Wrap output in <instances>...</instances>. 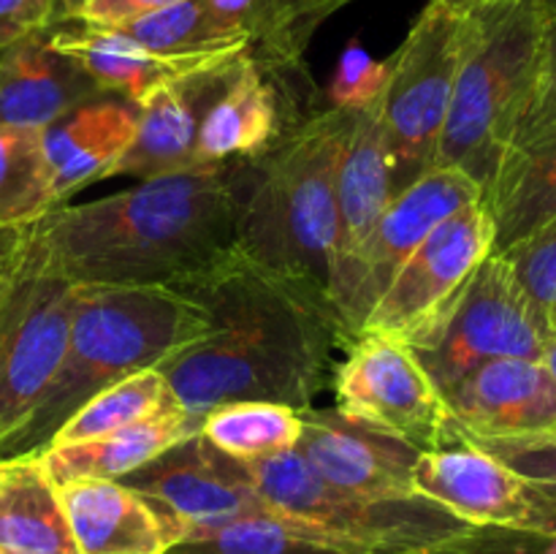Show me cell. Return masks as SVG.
Listing matches in <instances>:
<instances>
[{
  "instance_id": "1",
  "label": "cell",
  "mask_w": 556,
  "mask_h": 554,
  "mask_svg": "<svg viewBox=\"0 0 556 554\" xmlns=\"http://www.w3.org/2000/svg\"><path fill=\"white\" fill-rule=\"evenodd\" d=\"M253 163H220L85 204H60L27 234V253L71 286L182 288L237 250Z\"/></svg>"
},
{
  "instance_id": "2",
  "label": "cell",
  "mask_w": 556,
  "mask_h": 554,
  "mask_svg": "<svg viewBox=\"0 0 556 554\" xmlns=\"http://www.w3.org/2000/svg\"><path fill=\"white\" fill-rule=\"evenodd\" d=\"M177 291L204 307L210 331L157 369L199 424L217 405L239 400L307 411L331 383L342 348L334 318L239 250Z\"/></svg>"
},
{
  "instance_id": "3",
  "label": "cell",
  "mask_w": 556,
  "mask_h": 554,
  "mask_svg": "<svg viewBox=\"0 0 556 554\" xmlns=\"http://www.w3.org/2000/svg\"><path fill=\"white\" fill-rule=\"evenodd\" d=\"M353 109H313L253 163L237 250L329 313L337 264V168ZM340 329V326H337Z\"/></svg>"
},
{
  "instance_id": "4",
  "label": "cell",
  "mask_w": 556,
  "mask_h": 554,
  "mask_svg": "<svg viewBox=\"0 0 556 554\" xmlns=\"http://www.w3.org/2000/svg\"><path fill=\"white\" fill-rule=\"evenodd\" d=\"M210 331L204 307L166 286H74L68 345L36 411L0 445V459L38 456L106 386L161 367Z\"/></svg>"
},
{
  "instance_id": "5",
  "label": "cell",
  "mask_w": 556,
  "mask_h": 554,
  "mask_svg": "<svg viewBox=\"0 0 556 554\" xmlns=\"http://www.w3.org/2000/svg\"><path fill=\"white\" fill-rule=\"evenodd\" d=\"M552 0H492L465 14L454 96L438 166L483 190L508 152L541 63Z\"/></svg>"
},
{
  "instance_id": "6",
  "label": "cell",
  "mask_w": 556,
  "mask_h": 554,
  "mask_svg": "<svg viewBox=\"0 0 556 554\" xmlns=\"http://www.w3.org/2000/svg\"><path fill=\"white\" fill-rule=\"evenodd\" d=\"M244 465L271 514L307 527L348 554L413 552L472 527L424 494L375 500L331 487L299 451Z\"/></svg>"
},
{
  "instance_id": "7",
  "label": "cell",
  "mask_w": 556,
  "mask_h": 554,
  "mask_svg": "<svg viewBox=\"0 0 556 554\" xmlns=\"http://www.w3.org/2000/svg\"><path fill=\"white\" fill-rule=\"evenodd\" d=\"M465 16L429 3L389 58L383 96L394 193L438 166L459 65Z\"/></svg>"
},
{
  "instance_id": "8",
  "label": "cell",
  "mask_w": 556,
  "mask_h": 554,
  "mask_svg": "<svg viewBox=\"0 0 556 554\" xmlns=\"http://www.w3.org/2000/svg\"><path fill=\"white\" fill-rule=\"evenodd\" d=\"M331 386L340 416L416 451L451 449L465 440L445 394L405 342L380 335L356 337L345 348V358L337 362Z\"/></svg>"
},
{
  "instance_id": "9",
  "label": "cell",
  "mask_w": 556,
  "mask_h": 554,
  "mask_svg": "<svg viewBox=\"0 0 556 554\" xmlns=\"http://www.w3.org/2000/svg\"><path fill=\"white\" fill-rule=\"evenodd\" d=\"M492 250L494 223L481 199L440 223L418 244L369 310L362 335L391 337L413 351L427 348Z\"/></svg>"
},
{
  "instance_id": "10",
  "label": "cell",
  "mask_w": 556,
  "mask_h": 554,
  "mask_svg": "<svg viewBox=\"0 0 556 554\" xmlns=\"http://www.w3.org/2000/svg\"><path fill=\"white\" fill-rule=\"evenodd\" d=\"M552 337V326L519 286L508 259L492 250L456 299L438 337L416 353L445 394L456 380L494 358L541 362Z\"/></svg>"
},
{
  "instance_id": "11",
  "label": "cell",
  "mask_w": 556,
  "mask_h": 554,
  "mask_svg": "<svg viewBox=\"0 0 556 554\" xmlns=\"http://www.w3.org/2000/svg\"><path fill=\"white\" fill-rule=\"evenodd\" d=\"M74 286L22 253L0 307V445L30 418L68 345Z\"/></svg>"
},
{
  "instance_id": "12",
  "label": "cell",
  "mask_w": 556,
  "mask_h": 554,
  "mask_svg": "<svg viewBox=\"0 0 556 554\" xmlns=\"http://www.w3.org/2000/svg\"><path fill=\"white\" fill-rule=\"evenodd\" d=\"M483 199V188L465 172L434 166L389 201L358 250L356 264L334 299L342 348L362 335L364 318L418 244L443 221Z\"/></svg>"
},
{
  "instance_id": "13",
  "label": "cell",
  "mask_w": 556,
  "mask_h": 554,
  "mask_svg": "<svg viewBox=\"0 0 556 554\" xmlns=\"http://www.w3.org/2000/svg\"><path fill=\"white\" fill-rule=\"evenodd\" d=\"M413 489L472 527H508L556 538V489L525 478L472 440L421 451Z\"/></svg>"
},
{
  "instance_id": "14",
  "label": "cell",
  "mask_w": 556,
  "mask_h": 554,
  "mask_svg": "<svg viewBox=\"0 0 556 554\" xmlns=\"http://www.w3.org/2000/svg\"><path fill=\"white\" fill-rule=\"evenodd\" d=\"M123 483L157 500L182 525L185 536L269 511L248 465L223 454L201 432L188 435L139 470L128 473Z\"/></svg>"
},
{
  "instance_id": "15",
  "label": "cell",
  "mask_w": 556,
  "mask_h": 554,
  "mask_svg": "<svg viewBox=\"0 0 556 554\" xmlns=\"http://www.w3.org/2000/svg\"><path fill=\"white\" fill-rule=\"evenodd\" d=\"M296 85H309V79L271 76L242 54L201 123L199 166L255 163L269 155L307 117L291 98Z\"/></svg>"
},
{
  "instance_id": "16",
  "label": "cell",
  "mask_w": 556,
  "mask_h": 554,
  "mask_svg": "<svg viewBox=\"0 0 556 554\" xmlns=\"http://www.w3.org/2000/svg\"><path fill=\"white\" fill-rule=\"evenodd\" d=\"M304 429L296 451L331 487L362 498H413V445L351 421L337 411H302Z\"/></svg>"
},
{
  "instance_id": "17",
  "label": "cell",
  "mask_w": 556,
  "mask_h": 554,
  "mask_svg": "<svg viewBox=\"0 0 556 554\" xmlns=\"http://www.w3.org/2000/svg\"><path fill=\"white\" fill-rule=\"evenodd\" d=\"M242 54L150 92L139 103V128L134 144L117 163L114 174L155 179L204 168L199 166L201 123L226 81L231 79Z\"/></svg>"
},
{
  "instance_id": "18",
  "label": "cell",
  "mask_w": 556,
  "mask_h": 554,
  "mask_svg": "<svg viewBox=\"0 0 556 554\" xmlns=\"http://www.w3.org/2000/svg\"><path fill=\"white\" fill-rule=\"evenodd\" d=\"M465 438H525L556 427V380L535 358H494L445 391Z\"/></svg>"
},
{
  "instance_id": "19",
  "label": "cell",
  "mask_w": 556,
  "mask_h": 554,
  "mask_svg": "<svg viewBox=\"0 0 556 554\" xmlns=\"http://www.w3.org/2000/svg\"><path fill=\"white\" fill-rule=\"evenodd\" d=\"M79 554H168L185 538L182 525L157 500L106 478L60 483Z\"/></svg>"
},
{
  "instance_id": "20",
  "label": "cell",
  "mask_w": 556,
  "mask_h": 554,
  "mask_svg": "<svg viewBox=\"0 0 556 554\" xmlns=\"http://www.w3.org/2000/svg\"><path fill=\"white\" fill-rule=\"evenodd\" d=\"M383 96L386 90L364 106L353 109V123L337 168V264L331 304L345 286L369 231L396 196L383 123Z\"/></svg>"
},
{
  "instance_id": "21",
  "label": "cell",
  "mask_w": 556,
  "mask_h": 554,
  "mask_svg": "<svg viewBox=\"0 0 556 554\" xmlns=\"http://www.w3.org/2000/svg\"><path fill=\"white\" fill-rule=\"evenodd\" d=\"M139 128V106L128 98L101 96L41 130L43 161L54 204H65L85 185L112 177Z\"/></svg>"
},
{
  "instance_id": "22",
  "label": "cell",
  "mask_w": 556,
  "mask_h": 554,
  "mask_svg": "<svg viewBox=\"0 0 556 554\" xmlns=\"http://www.w3.org/2000/svg\"><path fill=\"white\" fill-rule=\"evenodd\" d=\"M106 92L54 49L49 27L0 49V125L43 130Z\"/></svg>"
},
{
  "instance_id": "23",
  "label": "cell",
  "mask_w": 556,
  "mask_h": 554,
  "mask_svg": "<svg viewBox=\"0 0 556 554\" xmlns=\"http://www.w3.org/2000/svg\"><path fill=\"white\" fill-rule=\"evenodd\" d=\"M49 38H52L54 49L76 60L103 92L128 98L136 106L150 92H155L157 87L172 85V81L185 79V76L223 63L228 58H237V54H223V58H163V54L139 47L130 38L119 36L117 30L92 27L76 20L49 25Z\"/></svg>"
},
{
  "instance_id": "24",
  "label": "cell",
  "mask_w": 556,
  "mask_h": 554,
  "mask_svg": "<svg viewBox=\"0 0 556 554\" xmlns=\"http://www.w3.org/2000/svg\"><path fill=\"white\" fill-rule=\"evenodd\" d=\"M248 43V58L282 79H309L304 54L329 16L353 0H206Z\"/></svg>"
},
{
  "instance_id": "25",
  "label": "cell",
  "mask_w": 556,
  "mask_h": 554,
  "mask_svg": "<svg viewBox=\"0 0 556 554\" xmlns=\"http://www.w3.org/2000/svg\"><path fill=\"white\" fill-rule=\"evenodd\" d=\"M0 552L79 554L60 487L38 456L0 459Z\"/></svg>"
},
{
  "instance_id": "26",
  "label": "cell",
  "mask_w": 556,
  "mask_h": 554,
  "mask_svg": "<svg viewBox=\"0 0 556 554\" xmlns=\"http://www.w3.org/2000/svg\"><path fill=\"white\" fill-rule=\"evenodd\" d=\"M494 223V253H505L556 217V130L505 152L483 190Z\"/></svg>"
},
{
  "instance_id": "27",
  "label": "cell",
  "mask_w": 556,
  "mask_h": 554,
  "mask_svg": "<svg viewBox=\"0 0 556 554\" xmlns=\"http://www.w3.org/2000/svg\"><path fill=\"white\" fill-rule=\"evenodd\" d=\"M201 424L190 418L182 407L161 413L155 418L101 435V438L81 440L68 445H49L38 454L43 470L54 483H68L76 478H106L123 481L128 473L139 470L157 454L172 449L188 435L199 432Z\"/></svg>"
},
{
  "instance_id": "28",
  "label": "cell",
  "mask_w": 556,
  "mask_h": 554,
  "mask_svg": "<svg viewBox=\"0 0 556 554\" xmlns=\"http://www.w3.org/2000/svg\"><path fill=\"white\" fill-rule=\"evenodd\" d=\"M109 30H117L163 58H223L248 52L244 38L231 30L206 0H179Z\"/></svg>"
},
{
  "instance_id": "29",
  "label": "cell",
  "mask_w": 556,
  "mask_h": 554,
  "mask_svg": "<svg viewBox=\"0 0 556 554\" xmlns=\"http://www.w3.org/2000/svg\"><path fill=\"white\" fill-rule=\"evenodd\" d=\"M302 429L304 418L296 407L266 400H239L206 413L199 432L233 459L261 462L296 451Z\"/></svg>"
},
{
  "instance_id": "30",
  "label": "cell",
  "mask_w": 556,
  "mask_h": 554,
  "mask_svg": "<svg viewBox=\"0 0 556 554\" xmlns=\"http://www.w3.org/2000/svg\"><path fill=\"white\" fill-rule=\"evenodd\" d=\"M166 375L157 367L141 369L128 375L117 383L106 386L96 396L85 402L52 438L49 445L81 443V440L101 438V435L117 432V429L134 427V424L155 418L161 413L177 411ZM47 445V449H49Z\"/></svg>"
},
{
  "instance_id": "31",
  "label": "cell",
  "mask_w": 556,
  "mask_h": 554,
  "mask_svg": "<svg viewBox=\"0 0 556 554\" xmlns=\"http://www.w3.org/2000/svg\"><path fill=\"white\" fill-rule=\"evenodd\" d=\"M168 554H348L307 527L264 511L185 536Z\"/></svg>"
},
{
  "instance_id": "32",
  "label": "cell",
  "mask_w": 556,
  "mask_h": 554,
  "mask_svg": "<svg viewBox=\"0 0 556 554\" xmlns=\"http://www.w3.org/2000/svg\"><path fill=\"white\" fill-rule=\"evenodd\" d=\"M54 206L41 130L0 125V226H30Z\"/></svg>"
},
{
  "instance_id": "33",
  "label": "cell",
  "mask_w": 556,
  "mask_h": 554,
  "mask_svg": "<svg viewBox=\"0 0 556 554\" xmlns=\"http://www.w3.org/2000/svg\"><path fill=\"white\" fill-rule=\"evenodd\" d=\"M503 255L530 302L556 335V217Z\"/></svg>"
},
{
  "instance_id": "34",
  "label": "cell",
  "mask_w": 556,
  "mask_h": 554,
  "mask_svg": "<svg viewBox=\"0 0 556 554\" xmlns=\"http://www.w3.org/2000/svg\"><path fill=\"white\" fill-rule=\"evenodd\" d=\"M552 130H556V0H552V9H548L535 81H532L530 98H527L508 150L530 144Z\"/></svg>"
},
{
  "instance_id": "35",
  "label": "cell",
  "mask_w": 556,
  "mask_h": 554,
  "mask_svg": "<svg viewBox=\"0 0 556 554\" xmlns=\"http://www.w3.org/2000/svg\"><path fill=\"white\" fill-rule=\"evenodd\" d=\"M402 554H556V538L508 527H470L462 536Z\"/></svg>"
},
{
  "instance_id": "36",
  "label": "cell",
  "mask_w": 556,
  "mask_h": 554,
  "mask_svg": "<svg viewBox=\"0 0 556 554\" xmlns=\"http://www.w3.org/2000/svg\"><path fill=\"white\" fill-rule=\"evenodd\" d=\"M525 478L556 489V429L525 438H467Z\"/></svg>"
},
{
  "instance_id": "37",
  "label": "cell",
  "mask_w": 556,
  "mask_h": 554,
  "mask_svg": "<svg viewBox=\"0 0 556 554\" xmlns=\"http://www.w3.org/2000/svg\"><path fill=\"white\" fill-rule=\"evenodd\" d=\"M386 79H389V60L380 63V60H372L358 47H351L342 58L334 85H331V96H334L331 106H364V103L372 101L386 90Z\"/></svg>"
},
{
  "instance_id": "38",
  "label": "cell",
  "mask_w": 556,
  "mask_h": 554,
  "mask_svg": "<svg viewBox=\"0 0 556 554\" xmlns=\"http://www.w3.org/2000/svg\"><path fill=\"white\" fill-rule=\"evenodd\" d=\"M58 22V0H0V49Z\"/></svg>"
},
{
  "instance_id": "39",
  "label": "cell",
  "mask_w": 556,
  "mask_h": 554,
  "mask_svg": "<svg viewBox=\"0 0 556 554\" xmlns=\"http://www.w3.org/2000/svg\"><path fill=\"white\" fill-rule=\"evenodd\" d=\"M174 3H179V0H90L74 20L92 27H117L136 20V16L152 14V11Z\"/></svg>"
},
{
  "instance_id": "40",
  "label": "cell",
  "mask_w": 556,
  "mask_h": 554,
  "mask_svg": "<svg viewBox=\"0 0 556 554\" xmlns=\"http://www.w3.org/2000/svg\"><path fill=\"white\" fill-rule=\"evenodd\" d=\"M30 226H0V275L11 272L22 261Z\"/></svg>"
},
{
  "instance_id": "41",
  "label": "cell",
  "mask_w": 556,
  "mask_h": 554,
  "mask_svg": "<svg viewBox=\"0 0 556 554\" xmlns=\"http://www.w3.org/2000/svg\"><path fill=\"white\" fill-rule=\"evenodd\" d=\"M429 3H438V5H443V9L454 11V14L465 16V14H470V11L481 9V5L492 3V0H429Z\"/></svg>"
},
{
  "instance_id": "42",
  "label": "cell",
  "mask_w": 556,
  "mask_h": 554,
  "mask_svg": "<svg viewBox=\"0 0 556 554\" xmlns=\"http://www.w3.org/2000/svg\"><path fill=\"white\" fill-rule=\"evenodd\" d=\"M90 0H58V22L74 20Z\"/></svg>"
},
{
  "instance_id": "43",
  "label": "cell",
  "mask_w": 556,
  "mask_h": 554,
  "mask_svg": "<svg viewBox=\"0 0 556 554\" xmlns=\"http://www.w3.org/2000/svg\"><path fill=\"white\" fill-rule=\"evenodd\" d=\"M543 367L548 369V375H552V378L556 380V335L552 337V340H548V345H546V351H543Z\"/></svg>"
},
{
  "instance_id": "44",
  "label": "cell",
  "mask_w": 556,
  "mask_h": 554,
  "mask_svg": "<svg viewBox=\"0 0 556 554\" xmlns=\"http://www.w3.org/2000/svg\"><path fill=\"white\" fill-rule=\"evenodd\" d=\"M16 269V266H14ZM14 269L5 272V275H0V307H3L5 297H9V288H11V275H14Z\"/></svg>"
},
{
  "instance_id": "45",
  "label": "cell",
  "mask_w": 556,
  "mask_h": 554,
  "mask_svg": "<svg viewBox=\"0 0 556 554\" xmlns=\"http://www.w3.org/2000/svg\"><path fill=\"white\" fill-rule=\"evenodd\" d=\"M0 554H9V552H0Z\"/></svg>"
},
{
  "instance_id": "46",
  "label": "cell",
  "mask_w": 556,
  "mask_h": 554,
  "mask_svg": "<svg viewBox=\"0 0 556 554\" xmlns=\"http://www.w3.org/2000/svg\"><path fill=\"white\" fill-rule=\"evenodd\" d=\"M554 429H556V427H554Z\"/></svg>"
}]
</instances>
